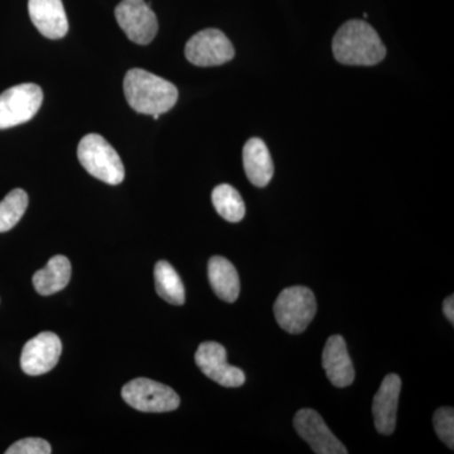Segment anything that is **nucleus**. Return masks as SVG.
I'll return each instance as SVG.
<instances>
[{"mask_svg":"<svg viewBox=\"0 0 454 454\" xmlns=\"http://www.w3.org/2000/svg\"><path fill=\"white\" fill-rule=\"evenodd\" d=\"M122 88L131 109L145 115L169 112L178 100V90L172 82L142 68L128 71Z\"/></svg>","mask_w":454,"mask_h":454,"instance_id":"1","label":"nucleus"},{"mask_svg":"<svg viewBox=\"0 0 454 454\" xmlns=\"http://www.w3.org/2000/svg\"><path fill=\"white\" fill-rule=\"evenodd\" d=\"M334 59L348 66L378 65L387 56V49L378 32L364 20H348L333 38Z\"/></svg>","mask_w":454,"mask_h":454,"instance_id":"2","label":"nucleus"},{"mask_svg":"<svg viewBox=\"0 0 454 454\" xmlns=\"http://www.w3.org/2000/svg\"><path fill=\"white\" fill-rule=\"evenodd\" d=\"M77 157L92 177L110 186H118L125 178L121 157L109 142L98 134H88L80 140Z\"/></svg>","mask_w":454,"mask_h":454,"instance_id":"3","label":"nucleus"},{"mask_svg":"<svg viewBox=\"0 0 454 454\" xmlns=\"http://www.w3.org/2000/svg\"><path fill=\"white\" fill-rule=\"evenodd\" d=\"M317 313L315 293L307 286L286 288L274 303L278 325L288 333H304Z\"/></svg>","mask_w":454,"mask_h":454,"instance_id":"4","label":"nucleus"},{"mask_svg":"<svg viewBox=\"0 0 454 454\" xmlns=\"http://www.w3.org/2000/svg\"><path fill=\"white\" fill-rule=\"evenodd\" d=\"M122 399L131 408L145 413H166L178 409V394L167 385L139 378L128 382L121 390Z\"/></svg>","mask_w":454,"mask_h":454,"instance_id":"5","label":"nucleus"},{"mask_svg":"<svg viewBox=\"0 0 454 454\" xmlns=\"http://www.w3.org/2000/svg\"><path fill=\"white\" fill-rule=\"evenodd\" d=\"M43 103V91L35 83H20L0 94V129H9L35 118Z\"/></svg>","mask_w":454,"mask_h":454,"instance_id":"6","label":"nucleus"},{"mask_svg":"<svg viewBox=\"0 0 454 454\" xmlns=\"http://www.w3.org/2000/svg\"><path fill=\"white\" fill-rule=\"evenodd\" d=\"M184 53L191 64L200 67H212L231 61L235 56V50L223 32L208 28L191 37Z\"/></svg>","mask_w":454,"mask_h":454,"instance_id":"7","label":"nucleus"},{"mask_svg":"<svg viewBox=\"0 0 454 454\" xmlns=\"http://www.w3.org/2000/svg\"><path fill=\"white\" fill-rule=\"evenodd\" d=\"M119 26L130 41L148 44L158 32V20L151 4L145 0H121L115 9Z\"/></svg>","mask_w":454,"mask_h":454,"instance_id":"8","label":"nucleus"},{"mask_svg":"<svg viewBox=\"0 0 454 454\" xmlns=\"http://www.w3.org/2000/svg\"><path fill=\"white\" fill-rule=\"evenodd\" d=\"M195 361L200 370L221 387H243L247 380L243 370L227 363L226 349L219 342L208 340L201 343L197 348Z\"/></svg>","mask_w":454,"mask_h":454,"instance_id":"9","label":"nucleus"},{"mask_svg":"<svg viewBox=\"0 0 454 454\" xmlns=\"http://www.w3.org/2000/svg\"><path fill=\"white\" fill-rule=\"evenodd\" d=\"M62 343L53 333H42L26 343L20 355V367L29 376L51 372L61 357Z\"/></svg>","mask_w":454,"mask_h":454,"instance_id":"10","label":"nucleus"},{"mask_svg":"<svg viewBox=\"0 0 454 454\" xmlns=\"http://www.w3.org/2000/svg\"><path fill=\"white\" fill-rule=\"evenodd\" d=\"M294 428L317 454H346V447L325 426L321 415L312 409H301L294 417Z\"/></svg>","mask_w":454,"mask_h":454,"instance_id":"11","label":"nucleus"},{"mask_svg":"<svg viewBox=\"0 0 454 454\" xmlns=\"http://www.w3.org/2000/svg\"><path fill=\"white\" fill-rule=\"evenodd\" d=\"M400 391H402V379L396 373H389L385 376L380 389L373 397V422L380 434L390 435L395 430Z\"/></svg>","mask_w":454,"mask_h":454,"instance_id":"12","label":"nucleus"},{"mask_svg":"<svg viewBox=\"0 0 454 454\" xmlns=\"http://www.w3.org/2000/svg\"><path fill=\"white\" fill-rule=\"evenodd\" d=\"M29 17L42 35L50 40L64 38L68 20L62 0H28Z\"/></svg>","mask_w":454,"mask_h":454,"instance_id":"13","label":"nucleus"},{"mask_svg":"<svg viewBox=\"0 0 454 454\" xmlns=\"http://www.w3.org/2000/svg\"><path fill=\"white\" fill-rule=\"evenodd\" d=\"M322 365L328 380L336 387H349L355 380V367L349 358L348 345L340 334H334L325 342Z\"/></svg>","mask_w":454,"mask_h":454,"instance_id":"14","label":"nucleus"},{"mask_svg":"<svg viewBox=\"0 0 454 454\" xmlns=\"http://www.w3.org/2000/svg\"><path fill=\"white\" fill-rule=\"evenodd\" d=\"M245 173L254 186L265 187L274 175V164L268 146L259 138L247 140L244 146Z\"/></svg>","mask_w":454,"mask_h":454,"instance_id":"15","label":"nucleus"},{"mask_svg":"<svg viewBox=\"0 0 454 454\" xmlns=\"http://www.w3.org/2000/svg\"><path fill=\"white\" fill-rule=\"evenodd\" d=\"M208 280L220 300L232 303L240 294V278L231 262L223 256H212L208 262Z\"/></svg>","mask_w":454,"mask_h":454,"instance_id":"16","label":"nucleus"},{"mask_svg":"<svg viewBox=\"0 0 454 454\" xmlns=\"http://www.w3.org/2000/svg\"><path fill=\"white\" fill-rule=\"evenodd\" d=\"M71 273L70 260L64 255H56L49 260L46 267L33 276V286L41 295L47 297L66 288L70 282Z\"/></svg>","mask_w":454,"mask_h":454,"instance_id":"17","label":"nucleus"},{"mask_svg":"<svg viewBox=\"0 0 454 454\" xmlns=\"http://www.w3.org/2000/svg\"><path fill=\"white\" fill-rule=\"evenodd\" d=\"M155 289L162 300L173 306H182L186 301V292L176 269L166 260H160L154 268Z\"/></svg>","mask_w":454,"mask_h":454,"instance_id":"18","label":"nucleus"},{"mask_svg":"<svg viewBox=\"0 0 454 454\" xmlns=\"http://www.w3.org/2000/svg\"><path fill=\"white\" fill-rule=\"evenodd\" d=\"M215 210L229 223H240L245 216L243 197L230 184H220L212 191Z\"/></svg>","mask_w":454,"mask_h":454,"instance_id":"19","label":"nucleus"},{"mask_svg":"<svg viewBox=\"0 0 454 454\" xmlns=\"http://www.w3.org/2000/svg\"><path fill=\"white\" fill-rule=\"evenodd\" d=\"M28 207L26 191L16 188L0 202V232H7L20 223Z\"/></svg>","mask_w":454,"mask_h":454,"instance_id":"20","label":"nucleus"},{"mask_svg":"<svg viewBox=\"0 0 454 454\" xmlns=\"http://www.w3.org/2000/svg\"><path fill=\"white\" fill-rule=\"evenodd\" d=\"M435 433L450 450L454 447V411L453 408L438 409L433 417Z\"/></svg>","mask_w":454,"mask_h":454,"instance_id":"21","label":"nucleus"},{"mask_svg":"<svg viewBox=\"0 0 454 454\" xmlns=\"http://www.w3.org/2000/svg\"><path fill=\"white\" fill-rule=\"evenodd\" d=\"M52 448L42 438H26L16 442L5 450L7 454H50Z\"/></svg>","mask_w":454,"mask_h":454,"instance_id":"22","label":"nucleus"},{"mask_svg":"<svg viewBox=\"0 0 454 454\" xmlns=\"http://www.w3.org/2000/svg\"><path fill=\"white\" fill-rule=\"evenodd\" d=\"M443 313L444 316L447 317L448 321L450 324H454V297L453 295H450V297L446 298L443 301Z\"/></svg>","mask_w":454,"mask_h":454,"instance_id":"23","label":"nucleus"}]
</instances>
